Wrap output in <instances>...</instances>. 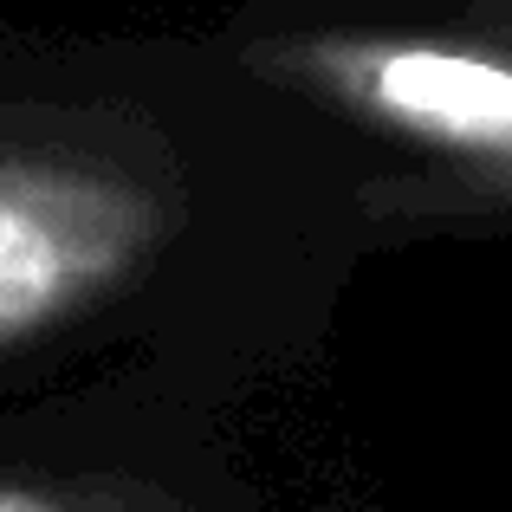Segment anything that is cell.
<instances>
[{"label":"cell","mask_w":512,"mask_h":512,"mask_svg":"<svg viewBox=\"0 0 512 512\" xmlns=\"http://www.w3.org/2000/svg\"><path fill=\"white\" fill-rule=\"evenodd\" d=\"M143 247V208L91 175L0 169V344L78 305Z\"/></svg>","instance_id":"6da1fadb"},{"label":"cell","mask_w":512,"mask_h":512,"mask_svg":"<svg viewBox=\"0 0 512 512\" xmlns=\"http://www.w3.org/2000/svg\"><path fill=\"white\" fill-rule=\"evenodd\" d=\"M363 91L383 117L422 130V137L512 156V65L441 46H396L370 52Z\"/></svg>","instance_id":"7a4b0ae2"},{"label":"cell","mask_w":512,"mask_h":512,"mask_svg":"<svg viewBox=\"0 0 512 512\" xmlns=\"http://www.w3.org/2000/svg\"><path fill=\"white\" fill-rule=\"evenodd\" d=\"M0 512H59L52 500H39V493H20V487H0Z\"/></svg>","instance_id":"3957f363"}]
</instances>
